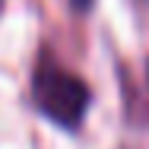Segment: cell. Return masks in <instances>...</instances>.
Listing matches in <instances>:
<instances>
[{"label":"cell","instance_id":"1","mask_svg":"<svg viewBox=\"0 0 149 149\" xmlns=\"http://www.w3.org/2000/svg\"><path fill=\"white\" fill-rule=\"evenodd\" d=\"M32 98H35L38 111L63 130H76L89 111V86L51 60H45L35 70Z\"/></svg>","mask_w":149,"mask_h":149},{"label":"cell","instance_id":"2","mask_svg":"<svg viewBox=\"0 0 149 149\" xmlns=\"http://www.w3.org/2000/svg\"><path fill=\"white\" fill-rule=\"evenodd\" d=\"M0 6H3V0H0Z\"/></svg>","mask_w":149,"mask_h":149}]
</instances>
